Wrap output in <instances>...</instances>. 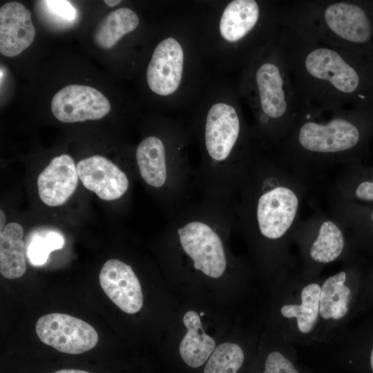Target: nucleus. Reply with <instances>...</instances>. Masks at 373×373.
I'll use <instances>...</instances> for the list:
<instances>
[{
  "instance_id": "1",
  "label": "nucleus",
  "mask_w": 373,
  "mask_h": 373,
  "mask_svg": "<svg viewBox=\"0 0 373 373\" xmlns=\"http://www.w3.org/2000/svg\"><path fill=\"white\" fill-rule=\"evenodd\" d=\"M309 186L275 158L255 155L232 202L235 229L274 280L294 271L292 236Z\"/></svg>"
},
{
  "instance_id": "2",
  "label": "nucleus",
  "mask_w": 373,
  "mask_h": 373,
  "mask_svg": "<svg viewBox=\"0 0 373 373\" xmlns=\"http://www.w3.org/2000/svg\"><path fill=\"white\" fill-rule=\"evenodd\" d=\"M200 162L194 173L204 198L231 203L255 154L252 128L237 102L218 101L195 123Z\"/></svg>"
},
{
  "instance_id": "3",
  "label": "nucleus",
  "mask_w": 373,
  "mask_h": 373,
  "mask_svg": "<svg viewBox=\"0 0 373 373\" xmlns=\"http://www.w3.org/2000/svg\"><path fill=\"white\" fill-rule=\"evenodd\" d=\"M361 137L354 113L300 99L298 115L277 146L279 153L275 159L309 183L329 168L352 164Z\"/></svg>"
},
{
  "instance_id": "4",
  "label": "nucleus",
  "mask_w": 373,
  "mask_h": 373,
  "mask_svg": "<svg viewBox=\"0 0 373 373\" xmlns=\"http://www.w3.org/2000/svg\"><path fill=\"white\" fill-rule=\"evenodd\" d=\"M277 39L301 100L326 108L366 100L354 57L285 27Z\"/></svg>"
},
{
  "instance_id": "5",
  "label": "nucleus",
  "mask_w": 373,
  "mask_h": 373,
  "mask_svg": "<svg viewBox=\"0 0 373 373\" xmlns=\"http://www.w3.org/2000/svg\"><path fill=\"white\" fill-rule=\"evenodd\" d=\"M240 90L254 117V140L265 149L277 147L289 133L300 98L277 37L246 66Z\"/></svg>"
},
{
  "instance_id": "6",
  "label": "nucleus",
  "mask_w": 373,
  "mask_h": 373,
  "mask_svg": "<svg viewBox=\"0 0 373 373\" xmlns=\"http://www.w3.org/2000/svg\"><path fill=\"white\" fill-rule=\"evenodd\" d=\"M279 26L354 57V50L370 41V18L359 4L343 0L287 1L279 7Z\"/></svg>"
},
{
  "instance_id": "7",
  "label": "nucleus",
  "mask_w": 373,
  "mask_h": 373,
  "mask_svg": "<svg viewBox=\"0 0 373 373\" xmlns=\"http://www.w3.org/2000/svg\"><path fill=\"white\" fill-rule=\"evenodd\" d=\"M187 142L186 133L169 122L161 134L146 136L135 150L139 174L157 193L169 216L190 201Z\"/></svg>"
},
{
  "instance_id": "8",
  "label": "nucleus",
  "mask_w": 373,
  "mask_h": 373,
  "mask_svg": "<svg viewBox=\"0 0 373 373\" xmlns=\"http://www.w3.org/2000/svg\"><path fill=\"white\" fill-rule=\"evenodd\" d=\"M279 6L257 0H232L226 5L218 30L235 59L247 66L274 41L280 27Z\"/></svg>"
},
{
  "instance_id": "9",
  "label": "nucleus",
  "mask_w": 373,
  "mask_h": 373,
  "mask_svg": "<svg viewBox=\"0 0 373 373\" xmlns=\"http://www.w3.org/2000/svg\"><path fill=\"white\" fill-rule=\"evenodd\" d=\"M322 280L305 278L298 271L274 280V330L285 341L316 343Z\"/></svg>"
},
{
  "instance_id": "10",
  "label": "nucleus",
  "mask_w": 373,
  "mask_h": 373,
  "mask_svg": "<svg viewBox=\"0 0 373 373\" xmlns=\"http://www.w3.org/2000/svg\"><path fill=\"white\" fill-rule=\"evenodd\" d=\"M300 256L299 274L305 278L321 276L324 268L353 258V242L345 228L331 214L316 210L300 220L292 236Z\"/></svg>"
},
{
  "instance_id": "11",
  "label": "nucleus",
  "mask_w": 373,
  "mask_h": 373,
  "mask_svg": "<svg viewBox=\"0 0 373 373\" xmlns=\"http://www.w3.org/2000/svg\"><path fill=\"white\" fill-rule=\"evenodd\" d=\"M342 263L339 271L323 277L316 343H325L356 314L365 276L356 265L354 257Z\"/></svg>"
},
{
  "instance_id": "12",
  "label": "nucleus",
  "mask_w": 373,
  "mask_h": 373,
  "mask_svg": "<svg viewBox=\"0 0 373 373\" xmlns=\"http://www.w3.org/2000/svg\"><path fill=\"white\" fill-rule=\"evenodd\" d=\"M35 330L42 343L66 354L86 352L98 341V334L92 325L66 314L42 316L36 323Z\"/></svg>"
},
{
  "instance_id": "13",
  "label": "nucleus",
  "mask_w": 373,
  "mask_h": 373,
  "mask_svg": "<svg viewBox=\"0 0 373 373\" xmlns=\"http://www.w3.org/2000/svg\"><path fill=\"white\" fill-rule=\"evenodd\" d=\"M186 56L181 42L175 37L162 39L154 49L146 68L151 90L161 97H171L182 85Z\"/></svg>"
},
{
  "instance_id": "14",
  "label": "nucleus",
  "mask_w": 373,
  "mask_h": 373,
  "mask_svg": "<svg viewBox=\"0 0 373 373\" xmlns=\"http://www.w3.org/2000/svg\"><path fill=\"white\" fill-rule=\"evenodd\" d=\"M111 108L109 101L100 91L85 85H68L56 93L51 102L54 116L66 123L99 119Z\"/></svg>"
},
{
  "instance_id": "15",
  "label": "nucleus",
  "mask_w": 373,
  "mask_h": 373,
  "mask_svg": "<svg viewBox=\"0 0 373 373\" xmlns=\"http://www.w3.org/2000/svg\"><path fill=\"white\" fill-rule=\"evenodd\" d=\"M99 280L108 298L124 312L133 314L141 309V285L129 265L118 259H110L103 265Z\"/></svg>"
},
{
  "instance_id": "16",
  "label": "nucleus",
  "mask_w": 373,
  "mask_h": 373,
  "mask_svg": "<svg viewBox=\"0 0 373 373\" xmlns=\"http://www.w3.org/2000/svg\"><path fill=\"white\" fill-rule=\"evenodd\" d=\"M77 170L83 185L102 200L119 199L129 189L130 180L125 172L103 156L93 155L80 160Z\"/></svg>"
},
{
  "instance_id": "17",
  "label": "nucleus",
  "mask_w": 373,
  "mask_h": 373,
  "mask_svg": "<svg viewBox=\"0 0 373 373\" xmlns=\"http://www.w3.org/2000/svg\"><path fill=\"white\" fill-rule=\"evenodd\" d=\"M36 31L31 12L21 3L11 1L0 8V52L8 57L21 53L32 43Z\"/></svg>"
},
{
  "instance_id": "18",
  "label": "nucleus",
  "mask_w": 373,
  "mask_h": 373,
  "mask_svg": "<svg viewBox=\"0 0 373 373\" xmlns=\"http://www.w3.org/2000/svg\"><path fill=\"white\" fill-rule=\"evenodd\" d=\"M78 179L77 166L70 155L54 157L37 178L40 199L50 207L64 204L74 193Z\"/></svg>"
},
{
  "instance_id": "19",
  "label": "nucleus",
  "mask_w": 373,
  "mask_h": 373,
  "mask_svg": "<svg viewBox=\"0 0 373 373\" xmlns=\"http://www.w3.org/2000/svg\"><path fill=\"white\" fill-rule=\"evenodd\" d=\"M183 323L187 332L180 344V356L189 366L199 367L212 354L216 342L204 332L200 317L195 312H187L184 315Z\"/></svg>"
},
{
  "instance_id": "20",
  "label": "nucleus",
  "mask_w": 373,
  "mask_h": 373,
  "mask_svg": "<svg viewBox=\"0 0 373 373\" xmlns=\"http://www.w3.org/2000/svg\"><path fill=\"white\" fill-rule=\"evenodd\" d=\"M23 229L17 222L8 224L0 233V272L8 279L22 276L26 269Z\"/></svg>"
},
{
  "instance_id": "21",
  "label": "nucleus",
  "mask_w": 373,
  "mask_h": 373,
  "mask_svg": "<svg viewBox=\"0 0 373 373\" xmlns=\"http://www.w3.org/2000/svg\"><path fill=\"white\" fill-rule=\"evenodd\" d=\"M139 23L137 15L131 9L114 10L98 26L94 35L95 42L102 48H111L124 35L135 30Z\"/></svg>"
},
{
  "instance_id": "22",
  "label": "nucleus",
  "mask_w": 373,
  "mask_h": 373,
  "mask_svg": "<svg viewBox=\"0 0 373 373\" xmlns=\"http://www.w3.org/2000/svg\"><path fill=\"white\" fill-rule=\"evenodd\" d=\"M64 245L65 239L60 231L48 228L35 229L27 238V257L32 265L42 266L52 251L61 249Z\"/></svg>"
},
{
  "instance_id": "23",
  "label": "nucleus",
  "mask_w": 373,
  "mask_h": 373,
  "mask_svg": "<svg viewBox=\"0 0 373 373\" xmlns=\"http://www.w3.org/2000/svg\"><path fill=\"white\" fill-rule=\"evenodd\" d=\"M245 359V354L240 345L230 342L222 343L209 358L204 373H237Z\"/></svg>"
},
{
  "instance_id": "24",
  "label": "nucleus",
  "mask_w": 373,
  "mask_h": 373,
  "mask_svg": "<svg viewBox=\"0 0 373 373\" xmlns=\"http://www.w3.org/2000/svg\"><path fill=\"white\" fill-rule=\"evenodd\" d=\"M272 349L268 352L262 373H300L292 359L294 348L273 330Z\"/></svg>"
},
{
  "instance_id": "25",
  "label": "nucleus",
  "mask_w": 373,
  "mask_h": 373,
  "mask_svg": "<svg viewBox=\"0 0 373 373\" xmlns=\"http://www.w3.org/2000/svg\"><path fill=\"white\" fill-rule=\"evenodd\" d=\"M332 189L351 200L373 202V175L360 179L342 170Z\"/></svg>"
},
{
  "instance_id": "26",
  "label": "nucleus",
  "mask_w": 373,
  "mask_h": 373,
  "mask_svg": "<svg viewBox=\"0 0 373 373\" xmlns=\"http://www.w3.org/2000/svg\"><path fill=\"white\" fill-rule=\"evenodd\" d=\"M48 7V10L66 21H74L77 16V12L73 5L68 1L64 0H48L43 1Z\"/></svg>"
},
{
  "instance_id": "27",
  "label": "nucleus",
  "mask_w": 373,
  "mask_h": 373,
  "mask_svg": "<svg viewBox=\"0 0 373 373\" xmlns=\"http://www.w3.org/2000/svg\"><path fill=\"white\" fill-rule=\"evenodd\" d=\"M53 373H90V372L84 371V370H79L64 369V370L56 371Z\"/></svg>"
},
{
  "instance_id": "28",
  "label": "nucleus",
  "mask_w": 373,
  "mask_h": 373,
  "mask_svg": "<svg viewBox=\"0 0 373 373\" xmlns=\"http://www.w3.org/2000/svg\"><path fill=\"white\" fill-rule=\"evenodd\" d=\"M121 1L119 0H106L104 3L109 7H114L118 5Z\"/></svg>"
},
{
  "instance_id": "29",
  "label": "nucleus",
  "mask_w": 373,
  "mask_h": 373,
  "mask_svg": "<svg viewBox=\"0 0 373 373\" xmlns=\"http://www.w3.org/2000/svg\"><path fill=\"white\" fill-rule=\"evenodd\" d=\"M367 219L369 225H372L373 227V209L367 212Z\"/></svg>"
},
{
  "instance_id": "30",
  "label": "nucleus",
  "mask_w": 373,
  "mask_h": 373,
  "mask_svg": "<svg viewBox=\"0 0 373 373\" xmlns=\"http://www.w3.org/2000/svg\"><path fill=\"white\" fill-rule=\"evenodd\" d=\"M5 221H6V218H5V214L3 213V211L1 209V223H0V226H1V231H2L4 227L6 226H4L5 224Z\"/></svg>"
},
{
  "instance_id": "31",
  "label": "nucleus",
  "mask_w": 373,
  "mask_h": 373,
  "mask_svg": "<svg viewBox=\"0 0 373 373\" xmlns=\"http://www.w3.org/2000/svg\"><path fill=\"white\" fill-rule=\"evenodd\" d=\"M200 314H201L202 316H203V315H204V313H203V312H202V313H201Z\"/></svg>"
}]
</instances>
